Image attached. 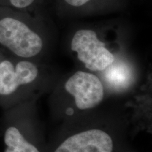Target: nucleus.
Listing matches in <instances>:
<instances>
[{
	"label": "nucleus",
	"instance_id": "nucleus-1",
	"mask_svg": "<svg viewBox=\"0 0 152 152\" xmlns=\"http://www.w3.org/2000/svg\"><path fill=\"white\" fill-rule=\"evenodd\" d=\"M115 130L106 124L90 123L69 132L54 152H113Z\"/></svg>",
	"mask_w": 152,
	"mask_h": 152
},
{
	"label": "nucleus",
	"instance_id": "nucleus-2",
	"mask_svg": "<svg viewBox=\"0 0 152 152\" xmlns=\"http://www.w3.org/2000/svg\"><path fill=\"white\" fill-rule=\"evenodd\" d=\"M63 90L71 99L74 111L80 112L95 109L105 97L103 82L92 72H75L64 83Z\"/></svg>",
	"mask_w": 152,
	"mask_h": 152
},
{
	"label": "nucleus",
	"instance_id": "nucleus-3",
	"mask_svg": "<svg viewBox=\"0 0 152 152\" xmlns=\"http://www.w3.org/2000/svg\"><path fill=\"white\" fill-rule=\"evenodd\" d=\"M0 44L21 58L36 56L43 49V40L37 33L17 19L0 20Z\"/></svg>",
	"mask_w": 152,
	"mask_h": 152
},
{
	"label": "nucleus",
	"instance_id": "nucleus-4",
	"mask_svg": "<svg viewBox=\"0 0 152 152\" xmlns=\"http://www.w3.org/2000/svg\"><path fill=\"white\" fill-rule=\"evenodd\" d=\"M71 48L77 54V59L92 73L104 71L115 60L113 53L92 30H77L72 38Z\"/></svg>",
	"mask_w": 152,
	"mask_h": 152
},
{
	"label": "nucleus",
	"instance_id": "nucleus-5",
	"mask_svg": "<svg viewBox=\"0 0 152 152\" xmlns=\"http://www.w3.org/2000/svg\"><path fill=\"white\" fill-rule=\"evenodd\" d=\"M102 73L104 85H106L114 92H122L125 90L133 80L132 68L128 63L123 61L115 60Z\"/></svg>",
	"mask_w": 152,
	"mask_h": 152
},
{
	"label": "nucleus",
	"instance_id": "nucleus-6",
	"mask_svg": "<svg viewBox=\"0 0 152 152\" xmlns=\"http://www.w3.org/2000/svg\"><path fill=\"white\" fill-rule=\"evenodd\" d=\"M4 140L6 146L4 152H40L15 126H10L6 130Z\"/></svg>",
	"mask_w": 152,
	"mask_h": 152
},
{
	"label": "nucleus",
	"instance_id": "nucleus-7",
	"mask_svg": "<svg viewBox=\"0 0 152 152\" xmlns=\"http://www.w3.org/2000/svg\"><path fill=\"white\" fill-rule=\"evenodd\" d=\"M19 87L14 64L8 60L0 63V95L10 96Z\"/></svg>",
	"mask_w": 152,
	"mask_h": 152
},
{
	"label": "nucleus",
	"instance_id": "nucleus-8",
	"mask_svg": "<svg viewBox=\"0 0 152 152\" xmlns=\"http://www.w3.org/2000/svg\"><path fill=\"white\" fill-rule=\"evenodd\" d=\"M34 0H10V2L16 8H25L32 4Z\"/></svg>",
	"mask_w": 152,
	"mask_h": 152
},
{
	"label": "nucleus",
	"instance_id": "nucleus-9",
	"mask_svg": "<svg viewBox=\"0 0 152 152\" xmlns=\"http://www.w3.org/2000/svg\"><path fill=\"white\" fill-rule=\"evenodd\" d=\"M90 1V0H65L66 3L73 7H80Z\"/></svg>",
	"mask_w": 152,
	"mask_h": 152
}]
</instances>
